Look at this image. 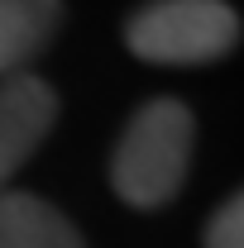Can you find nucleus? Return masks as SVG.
Wrapping results in <instances>:
<instances>
[{
	"mask_svg": "<svg viewBox=\"0 0 244 248\" xmlns=\"http://www.w3.org/2000/svg\"><path fill=\"white\" fill-rule=\"evenodd\" d=\"M124 48L153 67H206L240 48L230 0H149L124 19Z\"/></svg>",
	"mask_w": 244,
	"mask_h": 248,
	"instance_id": "f03ea898",
	"label": "nucleus"
},
{
	"mask_svg": "<svg viewBox=\"0 0 244 248\" xmlns=\"http://www.w3.org/2000/svg\"><path fill=\"white\" fill-rule=\"evenodd\" d=\"M201 244L206 248H244V201L240 196L220 201L211 210L206 229H201Z\"/></svg>",
	"mask_w": 244,
	"mask_h": 248,
	"instance_id": "423d86ee",
	"label": "nucleus"
},
{
	"mask_svg": "<svg viewBox=\"0 0 244 248\" xmlns=\"http://www.w3.org/2000/svg\"><path fill=\"white\" fill-rule=\"evenodd\" d=\"M62 29V0H0V81L19 77Z\"/></svg>",
	"mask_w": 244,
	"mask_h": 248,
	"instance_id": "39448f33",
	"label": "nucleus"
},
{
	"mask_svg": "<svg viewBox=\"0 0 244 248\" xmlns=\"http://www.w3.org/2000/svg\"><path fill=\"white\" fill-rule=\"evenodd\" d=\"M58 115L62 100L43 77L19 72V77L0 81V186L38 153V143L53 134Z\"/></svg>",
	"mask_w": 244,
	"mask_h": 248,
	"instance_id": "7ed1b4c3",
	"label": "nucleus"
},
{
	"mask_svg": "<svg viewBox=\"0 0 244 248\" xmlns=\"http://www.w3.org/2000/svg\"><path fill=\"white\" fill-rule=\"evenodd\" d=\"M196 120L177 95L144 100L110 148V191L129 210H163L192 172Z\"/></svg>",
	"mask_w": 244,
	"mask_h": 248,
	"instance_id": "f257e3e1",
	"label": "nucleus"
},
{
	"mask_svg": "<svg viewBox=\"0 0 244 248\" xmlns=\"http://www.w3.org/2000/svg\"><path fill=\"white\" fill-rule=\"evenodd\" d=\"M0 248H87L77 224L34 191H0Z\"/></svg>",
	"mask_w": 244,
	"mask_h": 248,
	"instance_id": "20e7f679",
	"label": "nucleus"
}]
</instances>
